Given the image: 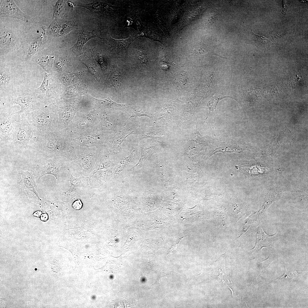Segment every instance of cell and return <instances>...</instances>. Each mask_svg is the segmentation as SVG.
Here are the masks:
<instances>
[{"instance_id":"cell-17","label":"cell","mask_w":308,"mask_h":308,"mask_svg":"<svg viewBox=\"0 0 308 308\" xmlns=\"http://www.w3.org/2000/svg\"><path fill=\"white\" fill-rule=\"evenodd\" d=\"M0 35L1 55L14 50L16 43L13 36L6 32L2 33Z\"/></svg>"},{"instance_id":"cell-4","label":"cell","mask_w":308,"mask_h":308,"mask_svg":"<svg viewBox=\"0 0 308 308\" xmlns=\"http://www.w3.org/2000/svg\"><path fill=\"white\" fill-rule=\"evenodd\" d=\"M101 113L99 109L94 108L85 116L76 115L64 130L66 135L70 138H75L94 130L100 122Z\"/></svg>"},{"instance_id":"cell-8","label":"cell","mask_w":308,"mask_h":308,"mask_svg":"<svg viewBox=\"0 0 308 308\" xmlns=\"http://www.w3.org/2000/svg\"><path fill=\"white\" fill-rule=\"evenodd\" d=\"M59 115L58 129L64 130L76 116L80 103L77 100L59 101L56 105Z\"/></svg>"},{"instance_id":"cell-2","label":"cell","mask_w":308,"mask_h":308,"mask_svg":"<svg viewBox=\"0 0 308 308\" xmlns=\"http://www.w3.org/2000/svg\"><path fill=\"white\" fill-rule=\"evenodd\" d=\"M27 118L30 124L41 134L53 132L58 129L59 115L54 103L42 105L28 113Z\"/></svg>"},{"instance_id":"cell-27","label":"cell","mask_w":308,"mask_h":308,"mask_svg":"<svg viewBox=\"0 0 308 308\" xmlns=\"http://www.w3.org/2000/svg\"><path fill=\"white\" fill-rule=\"evenodd\" d=\"M133 151H133L129 155L121 161L115 172L114 175L119 173L125 168L129 159L132 156Z\"/></svg>"},{"instance_id":"cell-7","label":"cell","mask_w":308,"mask_h":308,"mask_svg":"<svg viewBox=\"0 0 308 308\" xmlns=\"http://www.w3.org/2000/svg\"><path fill=\"white\" fill-rule=\"evenodd\" d=\"M114 135L99 130L97 128L79 137L70 138V141L71 145L73 147H105L110 145Z\"/></svg>"},{"instance_id":"cell-37","label":"cell","mask_w":308,"mask_h":308,"mask_svg":"<svg viewBox=\"0 0 308 308\" xmlns=\"http://www.w3.org/2000/svg\"><path fill=\"white\" fill-rule=\"evenodd\" d=\"M68 6L72 9H74L75 6L74 5L72 2L70 1H67Z\"/></svg>"},{"instance_id":"cell-10","label":"cell","mask_w":308,"mask_h":308,"mask_svg":"<svg viewBox=\"0 0 308 308\" xmlns=\"http://www.w3.org/2000/svg\"><path fill=\"white\" fill-rule=\"evenodd\" d=\"M43 81L40 86L33 91L39 101L43 105L54 103L56 95L51 75L44 72Z\"/></svg>"},{"instance_id":"cell-20","label":"cell","mask_w":308,"mask_h":308,"mask_svg":"<svg viewBox=\"0 0 308 308\" xmlns=\"http://www.w3.org/2000/svg\"><path fill=\"white\" fill-rule=\"evenodd\" d=\"M107 79L109 85L113 86L116 92L120 83L119 76L116 66H110Z\"/></svg>"},{"instance_id":"cell-16","label":"cell","mask_w":308,"mask_h":308,"mask_svg":"<svg viewBox=\"0 0 308 308\" xmlns=\"http://www.w3.org/2000/svg\"><path fill=\"white\" fill-rule=\"evenodd\" d=\"M16 74L13 70L6 67L0 66V90L6 89L13 85Z\"/></svg>"},{"instance_id":"cell-9","label":"cell","mask_w":308,"mask_h":308,"mask_svg":"<svg viewBox=\"0 0 308 308\" xmlns=\"http://www.w3.org/2000/svg\"><path fill=\"white\" fill-rule=\"evenodd\" d=\"M21 118L16 112H0L1 141H9Z\"/></svg>"},{"instance_id":"cell-28","label":"cell","mask_w":308,"mask_h":308,"mask_svg":"<svg viewBox=\"0 0 308 308\" xmlns=\"http://www.w3.org/2000/svg\"><path fill=\"white\" fill-rule=\"evenodd\" d=\"M145 116L150 117V115L144 109L140 108H135L133 109L132 114L130 117L127 120L126 123L130 118L133 117H140Z\"/></svg>"},{"instance_id":"cell-19","label":"cell","mask_w":308,"mask_h":308,"mask_svg":"<svg viewBox=\"0 0 308 308\" xmlns=\"http://www.w3.org/2000/svg\"><path fill=\"white\" fill-rule=\"evenodd\" d=\"M105 39L108 40L109 44L113 49L127 51L129 45L134 40L135 38L130 37L126 39L117 40L112 38L109 34L108 37Z\"/></svg>"},{"instance_id":"cell-22","label":"cell","mask_w":308,"mask_h":308,"mask_svg":"<svg viewBox=\"0 0 308 308\" xmlns=\"http://www.w3.org/2000/svg\"><path fill=\"white\" fill-rule=\"evenodd\" d=\"M106 173L104 171L99 170L89 176V182L91 188H97L104 182L106 178Z\"/></svg>"},{"instance_id":"cell-24","label":"cell","mask_w":308,"mask_h":308,"mask_svg":"<svg viewBox=\"0 0 308 308\" xmlns=\"http://www.w3.org/2000/svg\"><path fill=\"white\" fill-rule=\"evenodd\" d=\"M65 0H58L53 5V18L58 19L64 15L65 11L66 3Z\"/></svg>"},{"instance_id":"cell-5","label":"cell","mask_w":308,"mask_h":308,"mask_svg":"<svg viewBox=\"0 0 308 308\" xmlns=\"http://www.w3.org/2000/svg\"><path fill=\"white\" fill-rule=\"evenodd\" d=\"M0 101L5 105L13 104L19 105L21 109L16 113L21 117L27 116L28 113L44 105L39 101L33 90H26L6 97H0Z\"/></svg>"},{"instance_id":"cell-18","label":"cell","mask_w":308,"mask_h":308,"mask_svg":"<svg viewBox=\"0 0 308 308\" xmlns=\"http://www.w3.org/2000/svg\"><path fill=\"white\" fill-rule=\"evenodd\" d=\"M134 131L129 132L122 130L120 132L115 133L112 137L109 147L113 150L118 151L120 150L121 145L125 139Z\"/></svg>"},{"instance_id":"cell-30","label":"cell","mask_w":308,"mask_h":308,"mask_svg":"<svg viewBox=\"0 0 308 308\" xmlns=\"http://www.w3.org/2000/svg\"><path fill=\"white\" fill-rule=\"evenodd\" d=\"M138 59L140 63L144 64H146L148 62L147 56L146 53L143 50H140L137 53Z\"/></svg>"},{"instance_id":"cell-3","label":"cell","mask_w":308,"mask_h":308,"mask_svg":"<svg viewBox=\"0 0 308 308\" xmlns=\"http://www.w3.org/2000/svg\"><path fill=\"white\" fill-rule=\"evenodd\" d=\"M74 152L69 161L74 171L86 177L94 173L102 147L74 146Z\"/></svg>"},{"instance_id":"cell-33","label":"cell","mask_w":308,"mask_h":308,"mask_svg":"<svg viewBox=\"0 0 308 308\" xmlns=\"http://www.w3.org/2000/svg\"><path fill=\"white\" fill-rule=\"evenodd\" d=\"M82 203L80 199H78L74 202L72 204V207L76 210H80L82 207Z\"/></svg>"},{"instance_id":"cell-34","label":"cell","mask_w":308,"mask_h":308,"mask_svg":"<svg viewBox=\"0 0 308 308\" xmlns=\"http://www.w3.org/2000/svg\"><path fill=\"white\" fill-rule=\"evenodd\" d=\"M40 218L42 221H46L48 219V216L47 214H43L41 215Z\"/></svg>"},{"instance_id":"cell-32","label":"cell","mask_w":308,"mask_h":308,"mask_svg":"<svg viewBox=\"0 0 308 308\" xmlns=\"http://www.w3.org/2000/svg\"><path fill=\"white\" fill-rule=\"evenodd\" d=\"M291 1L283 0L282 1V13L285 14L287 9L290 4Z\"/></svg>"},{"instance_id":"cell-31","label":"cell","mask_w":308,"mask_h":308,"mask_svg":"<svg viewBox=\"0 0 308 308\" xmlns=\"http://www.w3.org/2000/svg\"><path fill=\"white\" fill-rule=\"evenodd\" d=\"M207 17L206 20V23L207 24L208 26H210L217 20L218 16L216 13H212Z\"/></svg>"},{"instance_id":"cell-38","label":"cell","mask_w":308,"mask_h":308,"mask_svg":"<svg viewBox=\"0 0 308 308\" xmlns=\"http://www.w3.org/2000/svg\"><path fill=\"white\" fill-rule=\"evenodd\" d=\"M41 214V212L40 211H37L35 212L33 215L34 216L37 217H40Z\"/></svg>"},{"instance_id":"cell-25","label":"cell","mask_w":308,"mask_h":308,"mask_svg":"<svg viewBox=\"0 0 308 308\" xmlns=\"http://www.w3.org/2000/svg\"><path fill=\"white\" fill-rule=\"evenodd\" d=\"M229 97L230 96L229 95H226L222 93L216 94L212 97L208 102L207 104V106L209 111L208 116L211 111L213 112L214 110L216 111V106L220 100L223 98Z\"/></svg>"},{"instance_id":"cell-21","label":"cell","mask_w":308,"mask_h":308,"mask_svg":"<svg viewBox=\"0 0 308 308\" xmlns=\"http://www.w3.org/2000/svg\"><path fill=\"white\" fill-rule=\"evenodd\" d=\"M42 38L37 37L30 43L27 48L24 51V57L26 60L30 58L41 49Z\"/></svg>"},{"instance_id":"cell-26","label":"cell","mask_w":308,"mask_h":308,"mask_svg":"<svg viewBox=\"0 0 308 308\" xmlns=\"http://www.w3.org/2000/svg\"><path fill=\"white\" fill-rule=\"evenodd\" d=\"M62 23L57 20H54L51 23L49 29L51 34L55 36H59L60 32Z\"/></svg>"},{"instance_id":"cell-14","label":"cell","mask_w":308,"mask_h":308,"mask_svg":"<svg viewBox=\"0 0 308 308\" xmlns=\"http://www.w3.org/2000/svg\"><path fill=\"white\" fill-rule=\"evenodd\" d=\"M91 97L95 106L94 108L101 110L102 111L110 109L125 112L129 111V107L127 105L117 103L109 97L104 99H98Z\"/></svg>"},{"instance_id":"cell-23","label":"cell","mask_w":308,"mask_h":308,"mask_svg":"<svg viewBox=\"0 0 308 308\" xmlns=\"http://www.w3.org/2000/svg\"><path fill=\"white\" fill-rule=\"evenodd\" d=\"M78 25V23L74 20L66 21L62 23L59 36H64L72 30L76 29Z\"/></svg>"},{"instance_id":"cell-29","label":"cell","mask_w":308,"mask_h":308,"mask_svg":"<svg viewBox=\"0 0 308 308\" xmlns=\"http://www.w3.org/2000/svg\"><path fill=\"white\" fill-rule=\"evenodd\" d=\"M192 50L195 53L201 54L207 52V49L206 46L202 44H198L194 45Z\"/></svg>"},{"instance_id":"cell-13","label":"cell","mask_w":308,"mask_h":308,"mask_svg":"<svg viewBox=\"0 0 308 308\" xmlns=\"http://www.w3.org/2000/svg\"><path fill=\"white\" fill-rule=\"evenodd\" d=\"M95 37L105 39L98 36L94 31L90 32L83 30L79 32L77 40L70 50L76 55H81L83 53L82 50L85 44L90 40Z\"/></svg>"},{"instance_id":"cell-12","label":"cell","mask_w":308,"mask_h":308,"mask_svg":"<svg viewBox=\"0 0 308 308\" xmlns=\"http://www.w3.org/2000/svg\"><path fill=\"white\" fill-rule=\"evenodd\" d=\"M68 169L70 174V186L69 189L66 191L68 193H77L85 190L90 189L89 182V177L80 174V176L76 178L73 176L69 168Z\"/></svg>"},{"instance_id":"cell-15","label":"cell","mask_w":308,"mask_h":308,"mask_svg":"<svg viewBox=\"0 0 308 308\" xmlns=\"http://www.w3.org/2000/svg\"><path fill=\"white\" fill-rule=\"evenodd\" d=\"M97 129L114 134L116 133L117 128L114 119L108 111H102Z\"/></svg>"},{"instance_id":"cell-11","label":"cell","mask_w":308,"mask_h":308,"mask_svg":"<svg viewBox=\"0 0 308 308\" xmlns=\"http://www.w3.org/2000/svg\"><path fill=\"white\" fill-rule=\"evenodd\" d=\"M0 17L15 18L27 21L29 17L23 13L13 0L0 1Z\"/></svg>"},{"instance_id":"cell-36","label":"cell","mask_w":308,"mask_h":308,"mask_svg":"<svg viewBox=\"0 0 308 308\" xmlns=\"http://www.w3.org/2000/svg\"><path fill=\"white\" fill-rule=\"evenodd\" d=\"M255 35V36L256 37L257 39H259V40L260 39L261 40H262V41L264 40L265 41H268V40L267 38H266L264 37L257 35Z\"/></svg>"},{"instance_id":"cell-6","label":"cell","mask_w":308,"mask_h":308,"mask_svg":"<svg viewBox=\"0 0 308 308\" xmlns=\"http://www.w3.org/2000/svg\"><path fill=\"white\" fill-rule=\"evenodd\" d=\"M40 134L30 124L26 117L21 118L9 141L16 145H35Z\"/></svg>"},{"instance_id":"cell-35","label":"cell","mask_w":308,"mask_h":308,"mask_svg":"<svg viewBox=\"0 0 308 308\" xmlns=\"http://www.w3.org/2000/svg\"><path fill=\"white\" fill-rule=\"evenodd\" d=\"M135 22V24H137L136 25L137 26V28H139V29H141V22L140 19H136Z\"/></svg>"},{"instance_id":"cell-1","label":"cell","mask_w":308,"mask_h":308,"mask_svg":"<svg viewBox=\"0 0 308 308\" xmlns=\"http://www.w3.org/2000/svg\"><path fill=\"white\" fill-rule=\"evenodd\" d=\"M36 145L44 147L45 152L50 158L62 156L70 160L74 152V147L64 130L58 129L53 132L40 134Z\"/></svg>"}]
</instances>
